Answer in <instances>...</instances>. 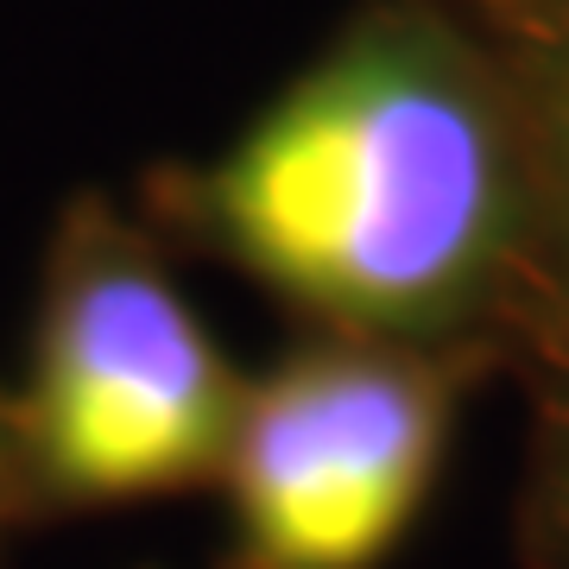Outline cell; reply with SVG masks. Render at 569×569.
Here are the masks:
<instances>
[{
    "label": "cell",
    "mask_w": 569,
    "mask_h": 569,
    "mask_svg": "<svg viewBox=\"0 0 569 569\" xmlns=\"http://www.w3.org/2000/svg\"><path fill=\"white\" fill-rule=\"evenodd\" d=\"M20 512H32V500H26L20 443H13V399L0 392V538H7V526H13Z\"/></svg>",
    "instance_id": "277c9868"
},
{
    "label": "cell",
    "mask_w": 569,
    "mask_h": 569,
    "mask_svg": "<svg viewBox=\"0 0 569 569\" xmlns=\"http://www.w3.org/2000/svg\"><path fill=\"white\" fill-rule=\"evenodd\" d=\"M222 253L342 336L411 342L475 298L507 234V146L425 39H355L197 183Z\"/></svg>",
    "instance_id": "6da1fadb"
},
{
    "label": "cell",
    "mask_w": 569,
    "mask_h": 569,
    "mask_svg": "<svg viewBox=\"0 0 569 569\" xmlns=\"http://www.w3.org/2000/svg\"><path fill=\"white\" fill-rule=\"evenodd\" d=\"M456 380L406 342L342 336L247 380L228 443V569H373L425 512Z\"/></svg>",
    "instance_id": "3957f363"
},
{
    "label": "cell",
    "mask_w": 569,
    "mask_h": 569,
    "mask_svg": "<svg viewBox=\"0 0 569 569\" xmlns=\"http://www.w3.org/2000/svg\"><path fill=\"white\" fill-rule=\"evenodd\" d=\"M241 406L247 380L159 253L96 197L63 209L13 392L26 500L96 512L222 481Z\"/></svg>",
    "instance_id": "7a4b0ae2"
}]
</instances>
